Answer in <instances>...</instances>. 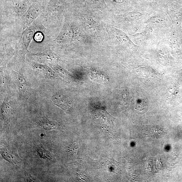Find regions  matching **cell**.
<instances>
[{
	"label": "cell",
	"mask_w": 182,
	"mask_h": 182,
	"mask_svg": "<svg viewBox=\"0 0 182 182\" xmlns=\"http://www.w3.org/2000/svg\"><path fill=\"white\" fill-rule=\"evenodd\" d=\"M78 149V146L77 144L75 143L69 147V153L72 155L76 154Z\"/></svg>",
	"instance_id": "7c38bea8"
},
{
	"label": "cell",
	"mask_w": 182,
	"mask_h": 182,
	"mask_svg": "<svg viewBox=\"0 0 182 182\" xmlns=\"http://www.w3.org/2000/svg\"><path fill=\"white\" fill-rule=\"evenodd\" d=\"M2 153L4 157H5L8 160L12 162L15 163L16 160L15 156L12 154V153L9 152V151L6 150L4 152H2Z\"/></svg>",
	"instance_id": "8fae6325"
},
{
	"label": "cell",
	"mask_w": 182,
	"mask_h": 182,
	"mask_svg": "<svg viewBox=\"0 0 182 182\" xmlns=\"http://www.w3.org/2000/svg\"><path fill=\"white\" fill-rule=\"evenodd\" d=\"M44 148L42 147H39L38 152H38L39 154L40 153V156H41L43 157H44V155L45 158H48L50 157L49 155V154L48 152L45 150H44Z\"/></svg>",
	"instance_id": "4fadbf2b"
},
{
	"label": "cell",
	"mask_w": 182,
	"mask_h": 182,
	"mask_svg": "<svg viewBox=\"0 0 182 182\" xmlns=\"http://www.w3.org/2000/svg\"><path fill=\"white\" fill-rule=\"evenodd\" d=\"M32 66L35 70L45 76L53 78L55 77L52 71L46 65L37 64L34 63H32Z\"/></svg>",
	"instance_id": "52a82bcc"
},
{
	"label": "cell",
	"mask_w": 182,
	"mask_h": 182,
	"mask_svg": "<svg viewBox=\"0 0 182 182\" xmlns=\"http://www.w3.org/2000/svg\"><path fill=\"white\" fill-rule=\"evenodd\" d=\"M38 30L37 28L32 24L22 32L20 38V40L27 48H28L30 43L33 39L35 33Z\"/></svg>",
	"instance_id": "5b68a950"
},
{
	"label": "cell",
	"mask_w": 182,
	"mask_h": 182,
	"mask_svg": "<svg viewBox=\"0 0 182 182\" xmlns=\"http://www.w3.org/2000/svg\"><path fill=\"white\" fill-rule=\"evenodd\" d=\"M1 112L4 119L7 120L9 117L10 112H11V107L8 102H4L2 105Z\"/></svg>",
	"instance_id": "ba28073f"
},
{
	"label": "cell",
	"mask_w": 182,
	"mask_h": 182,
	"mask_svg": "<svg viewBox=\"0 0 182 182\" xmlns=\"http://www.w3.org/2000/svg\"><path fill=\"white\" fill-rule=\"evenodd\" d=\"M32 56L39 62L51 65L56 63L57 60L56 55L49 52H41L32 54Z\"/></svg>",
	"instance_id": "277c9868"
},
{
	"label": "cell",
	"mask_w": 182,
	"mask_h": 182,
	"mask_svg": "<svg viewBox=\"0 0 182 182\" xmlns=\"http://www.w3.org/2000/svg\"><path fill=\"white\" fill-rule=\"evenodd\" d=\"M45 33L39 30H38L35 33L33 40L36 43H41L44 41L45 38Z\"/></svg>",
	"instance_id": "30bf717a"
},
{
	"label": "cell",
	"mask_w": 182,
	"mask_h": 182,
	"mask_svg": "<svg viewBox=\"0 0 182 182\" xmlns=\"http://www.w3.org/2000/svg\"><path fill=\"white\" fill-rule=\"evenodd\" d=\"M35 1L46 7L49 1V0H35Z\"/></svg>",
	"instance_id": "5bb4252c"
},
{
	"label": "cell",
	"mask_w": 182,
	"mask_h": 182,
	"mask_svg": "<svg viewBox=\"0 0 182 182\" xmlns=\"http://www.w3.org/2000/svg\"><path fill=\"white\" fill-rule=\"evenodd\" d=\"M13 74L15 77L20 90L24 94H27L29 89L27 82L24 78L19 73L14 71Z\"/></svg>",
	"instance_id": "8992f818"
},
{
	"label": "cell",
	"mask_w": 182,
	"mask_h": 182,
	"mask_svg": "<svg viewBox=\"0 0 182 182\" xmlns=\"http://www.w3.org/2000/svg\"><path fill=\"white\" fill-rule=\"evenodd\" d=\"M1 1H2V0H1Z\"/></svg>",
	"instance_id": "9a60e30c"
},
{
	"label": "cell",
	"mask_w": 182,
	"mask_h": 182,
	"mask_svg": "<svg viewBox=\"0 0 182 182\" xmlns=\"http://www.w3.org/2000/svg\"><path fill=\"white\" fill-rule=\"evenodd\" d=\"M52 100L56 105L65 111H69L73 107L71 100L66 95L60 94L55 95L52 96Z\"/></svg>",
	"instance_id": "3957f363"
},
{
	"label": "cell",
	"mask_w": 182,
	"mask_h": 182,
	"mask_svg": "<svg viewBox=\"0 0 182 182\" xmlns=\"http://www.w3.org/2000/svg\"><path fill=\"white\" fill-rule=\"evenodd\" d=\"M46 8L45 6L36 1L32 4L18 22L22 28V32L32 25Z\"/></svg>",
	"instance_id": "7a4b0ae2"
},
{
	"label": "cell",
	"mask_w": 182,
	"mask_h": 182,
	"mask_svg": "<svg viewBox=\"0 0 182 182\" xmlns=\"http://www.w3.org/2000/svg\"><path fill=\"white\" fill-rule=\"evenodd\" d=\"M43 127L44 129H55L58 126V124L56 122L49 121L44 120L41 122Z\"/></svg>",
	"instance_id": "9c48e42d"
},
{
	"label": "cell",
	"mask_w": 182,
	"mask_h": 182,
	"mask_svg": "<svg viewBox=\"0 0 182 182\" xmlns=\"http://www.w3.org/2000/svg\"><path fill=\"white\" fill-rule=\"evenodd\" d=\"M35 2V0H2L1 17H5L8 21L19 22Z\"/></svg>",
	"instance_id": "6da1fadb"
}]
</instances>
